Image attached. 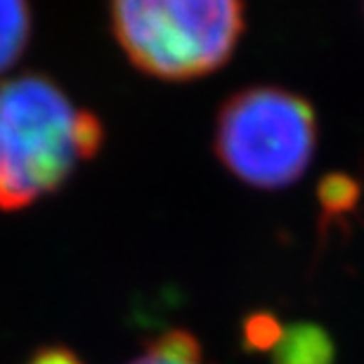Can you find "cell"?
Wrapping results in <instances>:
<instances>
[{
    "label": "cell",
    "mask_w": 364,
    "mask_h": 364,
    "mask_svg": "<svg viewBox=\"0 0 364 364\" xmlns=\"http://www.w3.org/2000/svg\"><path fill=\"white\" fill-rule=\"evenodd\" d=\"M105 142L102 121L46 74L0 85V210L50 196Z\"/></svg>",
    "instance_id": "1"
},
{
    "label": "cell",
    "mask_w": 364,
    "mask_h": 364,
    "mask_svg": "<svg viewBox=\"0 0 364 364\" xmlns=\"http://www.w3.org/2000/svg\"><path fill=\"white\" fill-rule=\"evenodd\" d=\"M33 12L28 0H0V74L14 67L28 50Z\"/></svg>",
    "instance_id": "4"
},
{
    "label": "cell",
    "mask_w": 364,
    "mask_h": 364,
    "mask_svg": "<svg viewBox=\"0 0 364 364\" xmlns=\"http://www.w3.org/2000/svg\"><path fill=\"white\" fill-rule=\"evenodd\" d=\"M317 137V114L303 95L279 85H251L220 107L213 149L237 180L282 189L310 168Z\"/></svg>",
    "instance_id": "3"
},
{
    "label": "cell",
    "mask_w": 364,
    "mask_h": 364,
    "mask_svg": "<svg viewBox=\"0 0 364 364\" xmlns=\"http://www.w3.org/2000/svg\"><path fill=\"white\" fill-rule=\"evenodd\" d=\"M277 364H329V341L310 326L291 331L282 338Z\"/></svg>",
    "instance_id": "6"
},
{
    "label": "cell",
    "mask_w": 364,
    "mask_h": 364,
    "mask_svg": "<svg viewBox=\"0 0 364 364\" xmlns=\"http://www.w3.org/2000/svg\"><path fill=\"white\" fill-rule=\"evenodd\" d=\"M128 364H208L201 346L189 331L173 329L154 338L144 350Z\"/></svg>",
    "instance_id": "5"
},
{
    "label": "cell",
    "mask_w": 364,
    "mask_h": 364,
    "mask_svg": "<svg viewBox=\"0 0 364 364\" xmlns=\"http://www.w3.org/2000/svg\"><path fill=\"white\" fill-rule=\"evenodd\" d=\"M128 62L159 81H194L230 62L244 33V0H109Z\"/></svg>",
    "instance_id": "2"
},
{
    "label": "cell",
    "mask_w": 364,
    "mask_h": 364,
    "mask_svg": "<svg viewBox=\"0 0 364 364\" xmlns=\"http://www.w3.org/2000/svg\"><path fill=\"white\" fill-rule=\"evenodd\" d=\"M26 364H83L69 348H43Z\"/></svg>",
    "instance_id": "7"
}]
</instances>
